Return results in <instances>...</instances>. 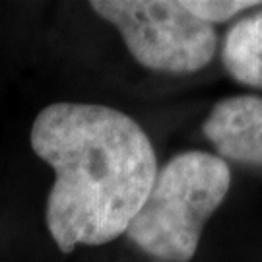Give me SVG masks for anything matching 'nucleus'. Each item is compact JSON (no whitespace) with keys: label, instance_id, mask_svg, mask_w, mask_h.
Instances as JSON below:
<instances>
[{"label":"nucleus","instance_id":"1","mask_svg":"<svg viewBox=\"0 0 262 262\" xmlns=\"http://www.w3.org/2000/svg\"><path fill=\"white\" fill-rule=\"evenodd\" d=\"M31 148L55 171L45 217L62 253L126 233L158 175L148 134L105 105L45 107L31 126Z\"/></svg>","mask_w":262,"mask_h":262},{"label":"nucleus","instance_id":"2","mask_svg":"<svg viewBox=\"0 0 262 262\" xmlns=\"http://www.w3.org/2000/svg\"><path fill=\"white\" fill-rule=\"evenodd\" d=\"M229 185L231 171L222 158L208 151L179 154L158 171L126 235L161 262H188Z\"/></svg>","mask_w":262,"mask_h":262},{"label":"nucleus","instance_id":"3","mask_svg":"<svg viewBox=\"0 0 262 262\" xmlns=\"http://www.w3.org/2000/svg\"><path fill=\"white\" fill-rule=\"evenodd\" d=\"M94 12L121 31L130 55L161 72H196L212 60L214 28L173 0H95Z\"/></svg>","mask_w":262,"mask_h":262},{"label":"nucleus","instance_id":"4","mask_svg":"<svg viewBox=\"0 0 262 262\" xmlns=\"http://www.w3.org/2000/svg\"><path fill=\"white\" fill-rule=\"evenodd\" d=\"M206 138L224 158L262 167V97H227L202 124Z\"/></svg>","mask_w":262,"mask_h":262},{"label":"nucleus","instance_id":"5","mask_svg":"<svg viewBox=\"0 0 262 262\" xmlns=\"http://www.w3.org/2000/svg\"><path fill=\"white\" fill-rule=\"evenodd\" d=\"M224 64L237 82L262 88V10L229 29L224 45Z\"/></svg>","mask_w":262,"mask_h":262},{"label":"nucleus","instance_id":"6","mask_svg":"<svg viewBox=\"0 0 262 262\" xmlns=\"http://www.w3.org/2000/svg\"><path fill=\"white\" fill-rule=\"evenodd\" d=\"M183 4L192 16H196L198 19L212 26V24L231 19L235 14L258 6L260 2L258 0H253V2L251 0H217V2L215 0H187Z\"/></svg>","mask_w":262,"mask_h":262},{"label":"nucleus","instance_id":"7","mask_svg":"<svg viewBox=\"0 0 262 262\" xmlns=\"http://www.w3.org/2000/svg\"><path fill=\"white\" fill-rule=\"evenodd\" d=\"M158 262H161V260H158Z\"/></svg>","mask_w":262,"mask_h":262}]
</instances>
